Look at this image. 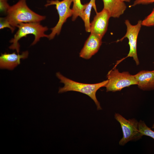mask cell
I'll list each match as a JSON object with an SVG mask.
<instances>
[{"instance_id": "obj_1", "label": "cell", "mask_w": 154, "mask_h": 154, "mask_svg": "<svg viewBox=\"0 0 154 154\" xmlns=\"http://www.w3.org/2000/svg\"><path fill=\"white\" fill-rule=\"evenodd\" d=\"M7 14L6 17L10 24L14 28L22 23L40 22L46 18L31 10L27 5L26 0H19L10 6Z\"/></svg>"}, {"instance_id": "obj_2", "label": "cell", "mask_w": 154, "mask_h": 154, "mask_svg": "<svg viewBox=\"0 0 154 154\" xmlns=\"http://www.w3.org/2000/svg\"><path fill=\"white\" fill-rule=\"evenodd\" d=\"M56 75L60 80V82L64 84L63 87L59 88L58 93L74 91L85 94L89 96L94 101L98 110L102 109L100 104L96 98V94L100 88L105 86L108 82V80L96 84H85L71 80L62 75L60 72H57Z\"/></svg>"}, {"instance_id": "obj_3", "label": "cell", "mask_w": 154, "mask_h": 154, "mask_svg": "<svg viewBox=\"0 0 154 154\" xmlns=\"http://www.w3.org/2000/svg\"><path fill=\"white\" fill-rule=\"evenodd\" d=\"M17 27L18 29L14 35L13 38L10 40V42L12 44L9 48L11 49L15 50L18 54L20 50L18 41L23 37H26L27 35L31 34L35 36V39L32 45L36 44L41 38H48V35L44 33L48 29V28L40 25V22L22 23L18 25Z\"/></svg>"}, {"instance_id": "obj_4", "label": "cell", "mask_w": 154, "mask_h": 154, "mask_svg": "<svg viewBox=\"0 0 154 154\" xmlns=\"http://www.w3.org/2000/svg\"><path fill=\"white\" fill-rule=\"evenodd\" d=\"M107 77L108 82L105 87L107 92L119 91L125 87L137 84L134 75L127 72H120L116 68L110 70Z\"/></svg>"}, {"instance_id": "obj_5", "label": "cell", "mask_w": 154, "mask_h": 154, "mask_svg": "<svg viewBox=\"0 0 154 154\" xmlns=\"http://www.w3.org/2000/svg\"><path fill=\"white\" fill-rule=\"evenodd\" d=\"M72 2V0H48L45 6L47 7L51 5H54L57 10L59 20L56 25L51 29V32L48 35L49 40L53 39L56 35H58L60 33L62 25L67 19L72 16L73 11L70 7Z\"/></svg>"}, {"instance_id": "obj_6", "label": "cell", "mask_w": 154, "mask_h": 154, "mask_svg": "<svg viewBox=\"0 0 154 154\" xmlns=\"http://www.w3.org/2000/svg\"><path fill=\"white\" fill-rule=\"evenodd\" d=\"M115 119L120 124L123 134L119 144L123 145L129 141L139 139L143 136L139 131L138 122L135 119L127 120L118 113H116Z\"/></svg>"}, {"instance_id": "obj_7", "label": "cell", "mask_w": 154, "mask_h": 154, "mask_svg": "<svg viewBox=\"0 0 154 154\" xmlns=\"http://www.w3.org/2000/svg\"><path fill=\"white\" fill-rule=\"evenodd\" d=\"M142 21L139 20L137 24L133 25L128 20H125V23L127 27L126 32L123 37L117 41H122L125 38H128L129 51L126 57H132L137 65L139 64V62L137 53V41L139 33L142 26Z\"/></svg>"}, {"instance_id": "obj_8", "label": "cell", "mask_w": 154, "mask_h": 154, "mask_svg": "<svg viewBox=\"0 0 154 154\" xmlns=\"http://www.w3.org/2000/svg\"><path fill=\"white\" fill-rule=\"evenodd\" d=\"M96 13L90 23V33L102 39L107 31L109 19L111 17L108 11L104 8L101 11Z\"/></svg>"}, {"instance_id": "obj_9", "label": "cell", "mask_w": 154, "mask_h": 154, "mask_svg": "<svg viewBox=\"0 0 154 154\" xmlns=\"http://www.w3.org/2000/svg\"><path fill=\"white\" fill-rule=\"evenodd\" d=\"M102 39L96 35L90 33L79 53L80 56L88 59L96 53L102 44Z\"/></svg>"}, {"instance_id": "obj_10", "label": "cell", "mask_w": 154, "mask_h": 154, "mask_svg": "<svg viewBox=\"0 0 154 154\" xmlns=\"http://www.w3.org/2000/svg\"><path fill=\"white\" fill-rule=\"evenodd\" d=\"M28 54L27 51L23 52L21 54H17L15 52L2 54L0 56V68L12 70L20 64L21 59L27 58Z\"/></svg>"}, {"instance_id": "obj_11", "label": "cell", "mask_w": 154, "mask_h": 154, "mask_svg": "<svg viewBox=\"0 0 154 154\" xmlns=\"http://www.w3.org/2000/svg\"><path fill=\"white\" fill-rule=\"evenodd\" d=\"M134 76L140 89L144 90H154V70H142Z\"/></svg>"}, {"instance_id": "obj_12", "label": "cell", "mask_w": 154, "mask_h": 154, "mask_svg": "<svg viewBox=\"0 0 154 154\" xmlns=\"http://www.w3.org/2000/svg\"><path fill=\"white\" fill-rule=\"evenodd\" d=\"M104 8L109 12L110 17L118 18L125 11L127 6L121 0H102Z\"/></svg>"}, {"instance_id": "obj_13", "label": "cell", "mask_w": 154, "mask_h": 154, "mask_svg": "<svg viewBox=\"0 0 154 154\" xmlns=\"http://www.w3.org/2000/svg\"><path fill=\"white\" fill-rule=\"evenodd\" d=\"M96 0H90L87 3L86 6L80 17L83 21L86 32H90V17L92 8L93 7L96 13L97 9L96 5Z\"/></svg>"}, {"instance_id": "obj_14", "label": "cell", "mask_w": 154, "mask_h": 154, "mask_svg": "<svg viewBox=\"0 0 154 154\" xmlns=\"http://www.w3.org/2000/svg\"><path fill=\"white\" fill-rule=\"evenodd\" d=\"M73 5L72 9L73 11L72 20L75 21L78 17L82 15L87 4H82L81 0H72Z\"/></svg>"}, {"instance_id": "obj_15", "label": "cell", "mask_w": 154, "mask_h": 154, "mask_svg": "<svg viewBox=\"0 0 154 154\" xmlns=\"http://www.w3.org/2000/svg\"><path fill=\"white\" fill-rule=\"evenodd\" d=\"M138 127L139 131L142 136H149L154 139V131L148 127L144 121L140 120L139 122Z\"/></svg>"}, {"instance_id": "obj_16", "label": "cell", "mask_w": 154, "mask_h": 154, "mask_svg": "<svg viewBox=\"0 0 154 154\" xmlns=\"http://www.w3.org/2000/svg\"><path fill=\"white\" fill-rule=\"evenodd\" d=\"M5 28H9L12 33L14 32L15 29V28L13 27L11 25L6 17H0V29H3Z\"/></svg>"}, {"instance_id": "obj_17", "label": "cell", "mask_w": 154, "mask_h": 154, "mask_svg": "<svg viewBox=\"0 0 154 154\" xmlns=\"http://www.w3.org/2000/svg\"><path fill=\"white\" fill-rule=\"evenodd\" d=\"M7 0H0V12L1 13H7L10 6L7 2Z\"/></svg>"}, {"instance_id": "obj_18", "label": "cell", "mask_w": 154, "mask_h": 154, "mask_svg": "<svg viewBox=\"0 0 154 154\" xmlns=\"http://www.w3.org/2000/svg\"><path fill=\"white\" fill-rule=\"evenodd\" d=\"M154 3V0H135L133 4L129 7L135 6L139 5H146Z\"/></svg>"}, {"instance_id": "obj_19", "label": "cell", "mask_w": 154, "mask_h": 154, "mask_svg": "<svg viewBox=\"0 0 154 154\" xmlns=\"http://www.w3.org/2000/svg\"><path fill=\"white\" fill-rule=\"evenodd\" d=\"M142 25L146 27L154 26V18L148 19H145L142 21Z\"/></svg>"}, {"instance_id": "obj_20", "label": "cell", "mask_w": 154, "mask_h": 154, "mask_svg": "<svg viewBox=\"0 0 154 154\" xmlns=\"http://www.w3.org/2000/svg\"><path fill=\"white\" fill-rule=\"evenodd\" d=\"M154 18V9H153L151 12L146 17L145 19H148Z\"/></svg>"}, {"instance_id": "obj_21", "label": "cell", "mask_w": 154, "mask_h": 154, "mask_svg": "<svg viewBox=\"0 0 154 154\" xmlns=\"http://www.w3.org/2000/svg\"><path fill=\"white\" fill-rule=\"evenodd\" d=\"M123 2H130L131 0H121Z\"/></svg>"}, {"instance_id": "obj_22", "label": "cell", "mask_w": 154, "mask_h": 154, "mask_svg": "<svg viewBox=\"0 0 154 154\" xmlns=\"http://www.w3.org/2000/svg\"><path fill=\"white\" fill-rule=\"evenodd\" d=\"M151 128L153 129H154V123L153 124Z\"/></svg>"}, {"instance_id": "obj_23", "label": "cell", "mask_w": 154, "mask_h": 154, "mask_svg": "<svg viewBox=\"0 0 154 154\" xmlns=\"http://www.w3.org/2000/svg\"><path fill=\"white\" fill-rule=\"evenodd\" d=\"M153 63H154V62H153Z\"/></svg>"}]
</instances>
